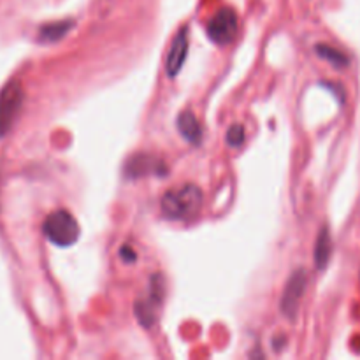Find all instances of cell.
I'll return each mask as SVG.
<instances>
[{
    "label": "cell",
    "instance_id": "obj_1",
    "mask_svg": "<svg viewBox=\"0 0 360 360\" xmlns=\"http://www.w3.org/2000/svg\"><path fill=\"white\" fill-rule=\"evenodd\" d=\"M202 190L197 185H183L171 188L162 197V213L169 220H192L202 207Z\"/></svg>",
    "mask_w": 360,
    "mask_h": 360
},
{
    "label": "cell",
    "instance_id": "obj_2",
    "mask_svg": "<svg viewBox=\"0 0 360 360\" xmlns=\"http://www.w3.org/2000/svg\"><path fill=\"white\" fill-rule=\"evenodd\" d=\"M42 232H44L46 239L58 248H69V246L76 245L81 234L76 218L65 210L53 211L51 214H48L42 224Z\"/></svg>",
    "mask_w": 360,
    "mask_h": 360
},
{
    "label": "cell",
    "instance_id": "obj_3",
    "mask_svg": "<svg viewBox=\"0 0 360 360\" xmlns=\"http://www.w3.org/2000/svg\"><path fill=\"white\" fill-rule=\"evenodd\" d=\"M25 102V91L20 81L13 79L0 90V137L7 136L20 116Z\"/></svg>",
    "mask_w": 360,
    "mask_h": 360
},
{
    "label": "cell",
    "instance_id": "obj_4",
    "mask_svg": "<svg viewBox=\"0 0 360 360\" xmlns=\"http://www.w3.org/2000/svg\"><path fill=\"white\" fill-rule=\"evenodd\" d=\"M239 21L238 14L231 7L220 9L207 23V37L214 42V44H229L236 39L238 34Z\"/></svg>",
    "mask_w": 360,
    "mask_h": 360
},
{
    "label": "cell",
    "instance_id": "obj_5",
    "mask_svg": "<svg viewBox=\"0 0 360 360\" xmlns=\"http://www.w3.org/2000/svg\"><path fill=\"white\" fill-rule=\"evenodd\" d=\"M164 278L160 274H155L150 280V297L136 302L134 311H136L141 326L146 327V329L157 322V309L160 308L162 301H164Z\"/></svg>",
    "mask_w": 360,
    "mask_h": 360
},
{
    "label": "cell",
    "instance_id": "obj_6",
    "mask_svg": "<svg viewBox=\"0 0 360 360\" xmlns=\"http://www.w3.org/2000/svg\"><path fill=\"white\" fill-rule=\"evenodd\" d=\"M306 285H308V276H306L304 269H297L288 278L280 301V309L287 319L292 320L297 315L299 302H301L302 295H304Z\"/></svg>",
    "mask_w": 360,
    "mask_h": 360
},
{
    "label": "cell",
    "instance_id": "obj_7",
    "mask_svg": "<svg viewBox=\"0 0 360 360\" xmlns=\"http://www.w3.org/2000/svg\"><path fill=\"white\" fill-rule=\"evenodd\" d=\"M123 172L129 179L143 178V176H165L167 174V165L164 160L153 157V155L139 153L127 160Z\"/></svg>",
    "mask_w": 360,
    "mask_h": 360
},
{
    "label": "cell",
    "instance_id": "obj_8",
    "mask_svg": "<svg viewBox=\"0 0 360 360\" xmlns=\"http://www.w3.org/2000/svg\"><path fill=\"white\" fill-rule=\"evenodd\" d=\"M186 55H188V28L183 27L179 28L178 34L172 39L167 58H165V72H167L169 77L174 79L181 72Z\"/></svg>",
    "mask_w": 360,
    "mask_h": 360
},
{
    "label": "cell",
    "instance_id": "obj_9",
    "mask_svg": "<svg viewBox=\"0 0 360 360\" xmlns=\"http://www.w3.org/2000/svg\"><path fill=\"white\" fill-rule=\"evenodd\" d=\"M176 125H178L179 134H181L188 143L200 144V141H202V127H200L199 120L195 118V115H193L192 111H183L181 115L178 116Z\"/></svg>",
    "mask_w": 360,
    "mask_h": 360
},
{
    "label": "cell",
    "instance_id": "obj_10",
    "mask_svg": "<svg viewBox=\"0 0 360 360\" xmlns=\"http://www.w3.org/2000/svg\"><path fill=\"white\" fill-rule=\"evenodd\" d=\"M74 21L72 20H62L55 21V23H48L44 27H41L39 30V42H44V44H51V42H58L72 30Z\"/></svg>",
    "mask_w": 360,
    "mask_h": 360
},
{
    "label": "cell",
    "instance_id": "obj_11",
    "mask_svg": "<svg viewBox=\"0 0 360 360\" xmlns=\"http://www.w3.org/2000/svg\"><path fill=\"white\" fill-rule=\"evenodd\" d=\"M330 255H333V239H330L329 229L323 227L320 231L319 239L315 245V266L316 269H326L329 264Z\"/></svg>",
    "mask_w": 360,
    "mask_h": 360
},
{
    "label": "cell",
    "instance_id": "obj_12",
    "mask_svg": "<svg viewBox=\"0 0 360 360\" xmlns=\"http://www.w3.org/2000/svg\"><path fill=\"white\" fill-rule=\"evenodd\" d=\"M315 51L320 58L326 60V62H329L333 67H338V69H345V67H348V63H350V58H348L343 51L333 48V46L316 44Z\"/></svg>",
    "mask_w": 360,
    "mask_h": 360
},
{
    "label": "cell",
    "instance_id": "obj_13",
    "mask_svg": "<svg viewBox=\"0 0 360 360\" xmlns=\"http://www.w3.org/2000/svg\"><path fill=\"white\" fill-rule=\"evenodd\" d=\"M245 137H246L245 127L238 125V123H236V125H232L231 129L227 130V144L231 148L241 146V144L245 143Z\"/></svg>",
    "mask_w": 360,
    "mask_h": 360
},
{
    "label": "cell",
    "instance_id": "obj_14",
    "mask_svg": "<svg viewBox=\"0 0 360 360\" xmlns=\"http://www.w3.org/2000/svg\"><path fill=\"white\" fill-rule=\"evenodd\" d=\"M120 255H122V259L125 260V262H129V264H132L134 260L137 259L136 252H134V250L130 248L129 245H123V246H122V250H120Z\"/></svg>",
    "mask_w": 360,
    "mask_h": 360
}]
</instances>
